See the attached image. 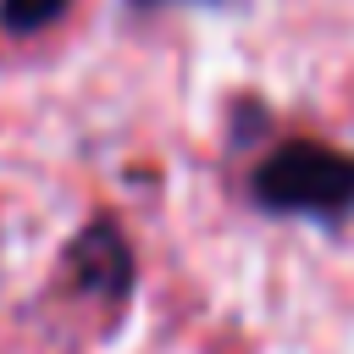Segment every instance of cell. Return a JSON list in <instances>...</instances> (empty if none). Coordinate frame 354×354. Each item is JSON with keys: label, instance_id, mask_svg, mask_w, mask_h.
Returning a JSON list of instances; mask_svg holds the SVG:
<instances>
[{"label": "cell", "instance_id": "6da1fadb", "mask_svg": "<svg viewBox=\"0 0 354 354\" xmlns=\"http://www.w3.org/2000/svg\"><path fill=\"white\" fill-rule=\"evenodd\" d=\"M249 199L266 216L343 227L354 216V155L321 138H282L249 171Z\"/></svg>", "mask_w": 354, "mask_h": 354}, {"label": "cell", "instance_id": "7a4b0ae2", "mask_svg": "<svg viewBox=\"0 0 354 354\" xmlns=\"http://www.w3.org/2000/svg\"><path fill=\"white\" fill-rule=\"evenodd\" d=\"M61 266H66V277H72L77 293H94V299H105V304H116V310H122L127 293H133V249H127V232H122L111 216H94V221L66 243Z\"/></svg>", "mask_w": 354, "mask_h": 354}, {"label": "cell", "instance_id": "3957f363", "mask_svg": "<svg viewBox=\"0 0 354 354\" xmlns=\"http://www.w3.org/2000/svg\"><path fill=\"white\" fill-rule=\"evenodd\" d=\"M72 0H0V28L6 33H44L55 17H66Z\"/></svg>", "mask_w": 354, "mask_h": 354}, {"label": "cell", "instance_id": "277c9868", "mask_svg": "<svg viewBox=\"0 0 354 354\" xmlns=\"http://www.w3.org/2000/svg\"><path fill=\"white\" fill-rule=\"evenodd\" d=\"M127 6H138V11H149V6H221V0H127Z\"/></svg>", "mask_w": 354, "mask_h": 354}]
</instances>
